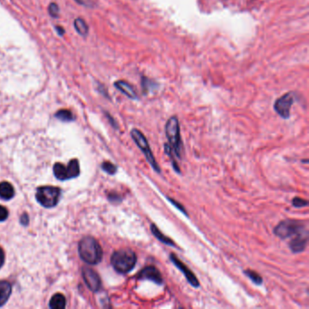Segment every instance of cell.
Returning a JSON list of instances; mask_svg holds the SVG:
<instances>
[{
  "label": "cell",
  "instance_id": "1",
  "mask_svg": "<svg viewBox=\"0 0 309 309\" xmlns=\"http://www.w3.org/2000/svg\"><path fill=\"white\" fill-rule=\"evenodd\" d=\"M79 255L85 263L96 265L103 259V250L98 241L92 237H84L79 242Z\"/></svg>",
  "mask_w": 309,
  "mask_h": 309
},
{
  "label": "cell",
  "instance_id": "2",
  "mask_svg": "<svg viewBox=\"0 0 309 309\" xmlns=\"http://www.w3.org/2000/svg\"><path fill=\"white\" fill-rule=\"evenodd\" d=\"M137 263V256L131 249H122L114 251L111 257V264L120 274H126L134 269Z\"/></svg>",
  "mask_w": 309,
  "mask_h": 309
},
{
  "label": "cell",
  "instance_id": "3",
  "mask_svg": "<svg viewBox=\"0 0 309 309\" xmlns=\"http://www.w3.org/2000/svg\"><path fill=\"white\" fill-rule=\"evenodd\" d=\"M165 133L167 136L169 144L172 147V151L176 155L177 159H182V143L181 138L180 123L176 116L170 118L165 125Z\"/></svg>",
  "mask_w": 309,
  "mask_h": 309
},
{
  "label": "cell",
  "instance_id": "4",
  "mask_svg": "<svg viewBox=\"0 0 309 309\" xmlns=\"http://www.w3.org/2000/svg\"><path fill=\"white\" fill-rule=\"evenodd\" d=\"M308 230L307 224L304 221L286 220L281 221L274 229V233L282 240L294 237L302 231Z\"/></svg>",
  "mask_w": 309,
  "mask_h": 309
},
{
  "label": "cell",
  "instance_id": "5",
  "mask_svg": "<svg viewBox=\"0 0 309 309\" xmlns=\"http://www.w3.org/2000/svg\"><path fill=\"white\" fill-rule=\"evenodd\" d=\"M61 197V190L57 187L42 186L37 188L35 198L44 208L56 206Z\"/></svg>",
  "mask_w": 309,
  "mask_h": 309
},
{
  "label": "cell",
  "instance_id": "6",
  "mask_svg": "<svg viewBox=\"0 0 309 309\" xmlns=\"http://www.w3.org/2000/svg\"><path fill=\"white\" fill-rule=\"evenodd\" d=\"M131 136L133 138V141L136 143L138 147L141 149V151L143 152V154L145 155V158L147 160V162L150 163V165L152 166V169L155 172L160 173L161 172V168L159 166L158 162H156L154 155L152 153L151 147L149 145L147 139L144 136V134L138 129H133L131 132Z\"/></svg>",
  "mask_w": 309,
  "mask_h": 309
},
{
  "label": "cell",
  "instance_id": "7",
  "mask_svg": "<svg viewBox=\"0 0 309 309\" xmlns=\"http://www.w3.org/2000/svg\"><path fill=\"white\" fill-rule=\"evenodd\" d=\"M296 98V94L293 92L285 93L283 96L276 101L274 109L278 114L283 119H289L290 116V110L293 105Z\"/></svg>",
  "mask_w": 309,
  "mask_h": 309
},
{
  "label": "cell",
  "instance_id": "8",
  "mask_svg": "<svg viewBox=\"0 0 309 309\" xmlns=\"http://www.w3.org/2000/svg\"><path fill=\"white\" fill-rule=\"evenodd\" d=\"M170 260H171V261H172L174 265L176 266V268L178 270L182 271L184 277L186 278L187 281H188L190 284L192 285V287H194V288H199V287H200V285L201 284H200V282H199V280L197 279L195 274L192 272V270L188 268V266L185 265V264L182 262V260H180V259H178V257H177L175 254L172 253V254L170 255Z\"/></svg>",
  "mask_w": 309,
  "mask_h": 309
},
{
  "label": "cell",
  "instance_id": "9",
  "mask_svg": "<svg viewBox=\"0 0 309 309\" xmlns=\"http://www.w3.org/2000/svg\"><path fill=\"white\" fill-rule=\"evenodd\" d=\"M138 280H150L153 283L157 285L163 284V278L160 272V270L154 266H147L144 269H142L138 275L136 276Z\"/></svg>",
  "mask_w": 309,
  "mask_h": 309
},
{
  "label": "cell",
  "instance_id": "10",
  "mask_svg": "<svg viewBox=\"0 0 309 309\" xmlns=\"http://www.w3.org/2000/svg\"><path fill=\"white\" fill-rule=\"evenodd\" d=\"M83 278H84L85 284L87 285L89 290H92L93 292H97L101 289L102 282L98 274L89 268H84L83 269Z\"/></svg>",
  "mask_w": 309,
  "mask_h": 309
},
{
  "label": "cell",
  "instance_id": "11",
  "mask_svg": "<svg viewBox=\"0 0 309 309\" xmlns=\"http://www.w3.org/2000/svg\"><path fill=\"white\" fill-rule=\"evenodd\" d=\"M308 242H309V231L306 230L293 237L290 243V250L293 253L303 252L308 246Z\"/></svg>",
  "mask_w": 309,
  "mask_h": 309
},
{
  "label": "cell",
  "instance_id": "12",
  "mask_svg": "<svg viewBox=\"0 0 309 309\" xmlns=\"http://www.w3.org/2000/svg\"><path fill=\"white\" fill-rule=\"evenodd\" d=\"M114 86L121 91L122 93H124L129 98L135 99L138 98L137 93L135 92V90L133 89V86L130 84H128L127 82L124 81H117L114 83Z\"/></svg>",
  "mask_w": 309,
  "mask_h": 309
},
{
  "label": "cell",
  "instance_id": "13",
  "mask_svg": "<svg viewBox=\"0 0 309 309\" xmlns=\"http://www.w3.org/2000/svg\"><path fill=\"white\" fill-rule=\"evenodd\" d=\"M15 196V190L12 184L7 182H3L0 183V198L8 201Z\"/></svg>",
  "mask_w": 309,
  "mask_h": 309
},
{
  "label": "cell",
  "instance_id": "14",
  "mask_svg": "<svg viewBox=\"0 0 309 309\" xmlns=\"http://www.w3.org/2000/svg\"><path fill=\"white\" fill-rule=\"evenodd\" d=\"M12 292V287L7 281H0V307L6 303Z\"/></svg>",
  "mask_w": 309,
  "mask_h": 309
},
{
  "label": "cell",
  "instance_id": "15",
  "mask_svg": "<svg viewBox=\"0 0 309 309\" xmlns=\"http://www.w3.org/2000/svg\"><path fill=\"white\" fill-rule=\"evenodd\" d=\"M151 231H152V234L155 236V238L157 239L158 241H161L163 244L172 246V247H176L175 243H174V241L171 240L170 238H168L167 236L164 235L162 231H160V229H159L157 226L155 225L154 223H152V224H151Z\"/></svg>",
  "mask_w": 309,
  "mask_h": 309
},
{
  "label": "cell",
  "instance_id": "16",
  "mask_svg": "<svg viewBox=\"0 0 309 309\" xmlns=\"http://www.w3.org/2000/svg\"><path fill=\"white\" fill-rule=\"evenodd\" d=\"M66 305L65 298L62 294H55L50 300L49 307L52 309H64Z\"/></svg>",
  "mask_w": 309,
  "mask_h": 309
},
{
  "label": "cell",
  "instance_id": "17",
  "mask_svg": "<svg viewBox=\"0 0 309 309\" xmlns=\"http://www.w3.org/2000/svg\"><path fill=\"white\" fill-rule=\"evenodd\" d=\"M66 171H67V179H74L76 177L79 176L80 174V167H79V162L77 160H72L70 161L68 165L66 166Z\"/></svg>",
  "mask_w": 309,
  "mask_h": 309
},
{
  "label": "cell",
  "instance_id": "18",
  "mask_svg": "<svg viewBox=\"0 0 309 309\" xmlns=\"http://www.w3.org/2000/svg\"><path fill=\"white\" fill-rule=\"evenodd\" d=\"M54 174L60 181H65L67 179V171L66 167L62 163H55L54 165Z\"/></svg>",
  "mask_w": 309,
  "mask_h": 309
},
{
  "label": "cell",
  "instance_id": "19",
  "mask_svg": "<svg viewBox=\"0 0 309 309\" xmlns=\"http://www.w3.org/2000/svg\"><path fill=\"white\" fill-rule=\"evenodd\" d=\"M74 28L77 31V33L83 36H86L88 34V26L86 25L85 21L82 18H76L74 22Z\"/></svg>",
  "mask_w": 309,
  "mask_h": 309
},
{
  "label": "cell",
  "instance_id": "20",
  "mask_svg": "<svg viewBox=\"0 0 309 309\" xmlns=\"http://www.w3.org/2000/svg\"><path fill=\"white\" fill-rule=\"evenodd\" d=\"M55 117L61 120L62 122H71L74 120V115L71 113V111L66 109H62L55 113Z\"/></svg>",
  "mask_w": 309,
  "mask_h": 309
},
{
  "label": "cell",
  "instance_id": "21",
  "mask_svg": "<svg viewBox=\"0 0 309 309\" xmlns=\"http://www.w3.org/2000/svg\"><path fill=\"white\" fill-rule=\"evenodd\" d=\"M244 274H245L254 284L260 286V285L263 283V279H262V277H261L259 273H257L256 271H254V270H245V271H244Z\"/></svg>",
  "mask_w": 309,
  "mask_h": 309
},
{
  "label": "cell",
  "instance_id": "22",
  "mask_svg": "<svg viewBox=\"0 0 309 309\" xmlns=\"http://www.w3.org/2000/svg\"><path fill=\"white\" fill-rule=\"evenodd\" d=\"M164 150H165V152H166V154H167L168 156H170L171 158V161L172 162V167L173 169L175 170V172L177 173H181V169L179 167V164L177 163L176 161H175V158L173 156V151H172V147L170 146V144L169 143H165L164 144Z\"/></svg>",
  "mask_w": 309,
  "mask_h": 309
},
{
  "label": "cell",
  "instance_id": "23",
  "mask_svg": "<svg viewBox=\"0 0 309 309\" xmlns=\"http://www.w3.org/2000/svg\"><path fill=\"white\" fill-rule=\"evenodd\" d=\"M102 169H103L104 172H107L108 174H111V175L115 174L116 172H117V167H116L113 163L110 162H103V164H102Z\"/></svg>",
  "mask_w": 309,
  "mask_h": 309
},
{
  "label": "cell",
  "instance_id": "24",
  "mask_svg": "<svg viewBox=\"0 0 309 309\" xmlns=\"http://www.w3.org/2000/svg\"><path fill=\"white\" fill-rule=\"evenodd\" d=\"M292 205L296 208H303V207H307L309 205V201L300 197H296L292 201Z\"/></svg>",
  "mask_w": 309,
  "mask_h": 309
},
{
  "label": "cell",
  "instance_id": "25",
  "mask_svg": "<svg viewBox=\"0 0 309 309\" xmlns=\"http://www.w3.org/2000/svg\"><path fill=\"white\" fill-rule=\"evenodd\" d=\"M48 12H49L51 16H53V17H57L59 13V7L57 4H55V3H51L49 6H48Z\"/></svg>",
  "mask_w": 309,
  "mask_h": 309
},
{
  "label": "cell",
  "instance_id": "26",
  "mask_svg": "<svg viewBox=\"0 0 309 309\" xmlns=\"http://www.w3.org/2000/svg\"><path fill=\"white\" fill-rule=\"evenodd\" d=\"M168 200H169V201H170L171 203H172V204H173L174 206L177 207V209H178V210H180V211H182V213H183V214H184L185 216H189V215H188V212H187L186 210L184 209V207L182 206L181 203H179V202L175 201L174 199H172V198H169V197H168Z\"/></svg>",
  "mask_w": 309,
  "mask_h": 309
},
{
  "label": "cell",
  "instance_id": "27",
  "mask_svg": "<svg viewBox=\"0 0 309 309\" xmlns=\"http://www.w3.org/2000/svg\"><path fill=\"white\" fill-rule=\"evenodd\" d=\"M8 217V211L6 210V208L0 205V222L1 221H5Z\"/></svg>",
  "mask_w": 309,
  "mask_h": 309
},
{
  "label": "cell",
  "instance_id": "28",
  "mask_svg": "<svg viewBox=\"0 0 309 309\" xmlns=\"http://www.w3.org/2000/svg\"><path fill=\"white\" fill-rule=\"evenodd\" d=\"M109 200L111 201H119L120 202V201H122V198L119 196L118 194L112 193L111 195H109Z\"/></svg>",
  "mask_w": 309,
  "mask_h": 309
},
{
  "label": "cell",
  "instance_id": "29",
  "mask_svg": "<svg viewBox=\"0 0 309 309\" xmlns=\"http://www.w3.org/2000/svg\"><path fill=\"white\" fill-rule=\"evenodd\" d=\"M4 262H5V253L2 250V248L0 247V269L2 266L4 265Z\"/></svg>",
  "mask_w": 309,
  "mask_h": 309
},
{
  "label": "cell",
  "instance_id": "30",
  "mask_svg": "<svg viewBox=\"0 0 309 309\" xmlns=\"http://www.w3.org/2000/svg\"><path fill=\"white\" fill-rule=\"evenodd\" d=\"M20 221H21V223H22V224H24V225H27V223H28V221H29L28 216H27L26 214L22 215L21 219H20Z\"/></svg>",
  "mask_w": 309,
  "mask_h": 309
},
{
  "label": "cell",
  "instance_id": "31",
  "mask_svg": "<svg viewBox=\"0 0 309 309\" xmlns=\"http://www.w3.org/2000/svg\"><path fill=\"white\" fill-rule=\"evenodd\" d=\"M55 29L60 35H63L64 34V30L62 26H55Z\"/></svg>",
  "mask_w": 309,
  "mask_h": 309
},
{
  "label": "cell",
  "instance_id": "32",
  "mask_svg": "<svg viewBox=\"0 0 309 309\" xmlns=\"http://www.w3.org/2000/svg\"><path fill=\"white\" fill-rule=\"evenodd\" d=\"M79 4H82V5H86V0H75Z\"/></svg>",
  "mask_w": 309,
  "mask_h": 309
}]
</instances>
